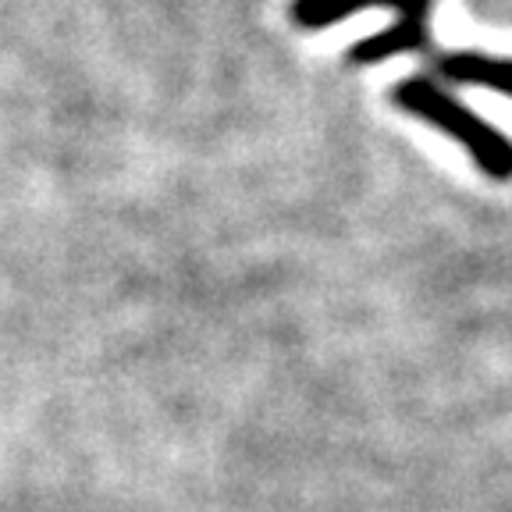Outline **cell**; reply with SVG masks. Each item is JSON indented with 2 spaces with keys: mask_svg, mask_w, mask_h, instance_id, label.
<instances>
[{
  "mask_svg": "<svg viewBox=\"0 0 512 512\" xmlns=\"http://www.w3.org/2000/svg\"><path fill=\"white\" fill-rule=\"evenodd\" d=\"M392 100L413 118L427 121L448 139H456L470 160L495 182H512V139L498 132L491 121L473 114L456 96L431 79H406L392 89Z\"/></svg>",
  "mask_w": 512,
  "mask_h": 512,
  "instance_id": "cell-1",
  "label": "cell"
},
{
  "mask_svg": "<svg viewBox=\"0 0 512 512\" xmlns=\"http://www.w3.org/2000/svg\"><path fill=\"white\" fill-rule=\"evenodd\" d=\"M392 8L395 22L406 25L413 32H431V11L434 0H296L292 4V18L303 29H328V25L342 22V18L360 15V11Z\"/></svg>",
  "mask_w": 512,
  "mask_h": 512,
  "instance_id": "cell-2",
  "label": "cell"
},
{
  "mask_svg": "<svg viewBox=\"0 0 512 512\" xmlns=\"http://www.w3.org/2000/svg\"><path fill=\"white\" fill-rule=\"evenodd\" d=\"M441 79L459 82V86H480L491 93L512 96V57L480 54V50H452V54L434 57Z\"/></svg>",
  "mask_w": 512,
  "mask_h": 512,
  "instance_id": "cell-3",
  "label": "cell"
}]
</instances>
